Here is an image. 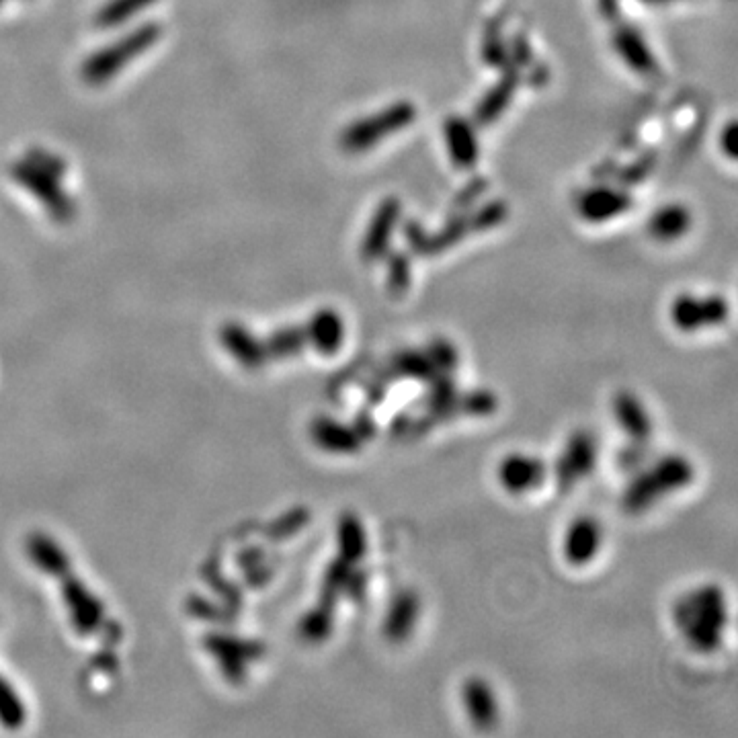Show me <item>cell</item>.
Listing matches in <instances>:
<instances>
[{
  "label": "cell",
  "instance_id": "7402d4cb",
  "mask_svg": "<svg viewBox=\"0 0 738 738\" xmlns=\"http://www.w3.org/2000/svg\"><path fill=\"white\" fill-rule=\"evenodd\" d=\"M339 550L341 558L349 562L363 560L367 552V536L363 523H359V519L351 513L343 515L339 521Z\"/></svg>",
  "mask_w": 738,
  "mask_h": 738
},
{
  "label": "cell",
  "instance_id": "f1b7e54d",
  "mask_svg": "<svg viewBox=\"0 0 738 738\" xmlns=\"http://www.w3.org/2000/svg\"><path fill=\"white\" fill-rule=\"evenodd\" d=\"M482 56L488 66H505L509 62V52L505 50L499 31H488L482 44Z\"/></svg>",
  "mask_w": 738,
  "mask_h": 738
},
{
  "label": "cell",
  "instance_id": "484cf974",
  "mask_svg": "<svg viewBox=\"0 0 738 738\" xmlns=\"http://www.w3.org/2000/svg\"><path fill=\"white\" fill-rule=\"evenodd\" d=\"M410 287V261L404 253L390 255L388 263V292L392 296H402Z\"/></svg>",
  "mask_w": 738,
  "mask_h": 738
},
{
  "label": "cell",
  "instance_id": "d6a6232c",
  "mask_svg": "<svg viewBox=\"0 0 738 738\" xmlns=\"http://www.w3.org/2000/svg\"><path fill=\"white\" fill-rule=\"evenodd\" d=\"M486 189V181L484 179H474L460 195H458V199H456V203L458 205H468L474 197H478L482 191Z\"/></svg>",
  "mask_w": 738,
  "mask_h": 738
},
{
  "label": "cell",
  "instance_id": "d4e9b609",
  "mask_svg": "<svg viewBox=\"0 0 738 738\" xmlns=\"http://www.w3.org/2000/svg\"><path fill=\"white\" fill-rule=\"evenodd\" d=\"M507 216H509V208H507V203L501 201V199L490 201V203L484 205V208H480L476 214H470L474 232L492 230L495 226L503 224L507 220Z\"/></svg>",
  "mask_w": 738,
  "mask_h": 738
},
{
  "label": "cell",
  "instance_id": "74e56055",
  "mask_svg": "<svg viewBox=\"0 0 738 738\" xmlns=\"http://www.w3.org/2000/svg\"><path fill=\"white\" fill-rule=\"evenodd\" d=\"M5 3V0H0V5H3Z\"/></svg>",
  "mask_w": 738,
  "mask_h": 738
},
{
  "label": "cell",
  "instance_id": "8d00e7d4",
  "mask_svg": "<svg viewBox=\"0 0 738 738\" xmlns=\"http://www.w3.org/2000/svg\"><path fill=\"white\" fill-rule=\"evenodd\" d=\"M640 3H648V5H663V3H669V0H640Z\"/></svg>",
  "mask_w": 738,
  "mask_h": 738
},
{
  "label": "cell",
  "instance_id": "4dcf8cb0",
  "mask_svg": "<svg viewBox=\"0 0 738 738\" xmlns=\"http://www.w3.org/2000/svg\"><path fill=\"white\" fill-rule=\"evenodd\" d=\"M27 160H29L31 164H35L37 169L50 173V175H52V177H56V179H60V177L66 173V164H64V160H62V158H58L56 154L46 152V150H31V152L27 154Z\"/></svg>",
  "mask_w": 738,
  "mask_h": 738
},
{
  "label": "cell",
  "instance_id": "4fadbf2b",
  "mask_svg": "<svg viewBox=\"0 0 738 738\" xmlns=\"http://www.w3.org/2000/svg\"><path fill=\"white\" fill-rule=\"evenodd\" d=\"M445 142L449 148V156L454 160L456 169L468 171L472 169L474 164L478 162L480 156V148H478V138L476 132L472 128V123L464 117H456L451 115L445 119Z\"/></svg>",
  "mask_w": 738,
  "mask_h": 738
},
{
  "label": "cell",
  "instance_id": "d590c367",
  "mask_svg": "<svg viewBox=\"0 0 738 738\" xmlns=\"http://www.w3.org/2000/svg\"><path fill=\"white\" fill-rule=\"evenodd\" d=\"M599 11H601L603 19L613 21L615 17H618V11H620L618 0H599Z\"/></svg>",
  "mask_w": 738,
  "mask_h": 738
},
{
  "label": "cell",
  "instance_id": "2e32d148",
  "mask_svg": "<svg viewBox=\"0 0 738 738\" xmlns=\"http://www.w3.org/2000/svg\"><path fill=\"white\" fill-rule=\"evenodd\" d=\"M464 704H466V712L472 720L474 726L488 730L497 724L499 720V702L497 695L492 691V687L480 679V677H472L464 683Z\"/></svg>",
  "mask_w": 738,
  "mask_h": 738
},
{
  "label": "cell",
  "instance_id": "7a4b0ae2",
  "mask_svg": "<svg viewBox=\"0 0 738 738\" xmlns=\"http://www.w3.org/2000/svg\"><path fill=\"white\" fill-rule=\"evenodd\" d=\"M29 554L35 556L48 570H54L56 577L62 581V593L68 599V605L72 609V620L74 626L80 630V634H93L99 632L105 620V611L101 601H97L85 585H80L70 572V564L66 562V574L62 570V554L56 548L54 540L35 536L29 540Z\"/></svg>",
  "mask_w": 738,
  "mask_h": 738
},
{
  "label": "cell",
  "instance_id": "6da1fadb",
  "mask_svg": "<svg viewBox=\"0 0 738 738\" xmlns=\"http://www.w3.org/2000/svg\"><path fill=\"white\" fill-rule=\"evenodd\" d=\"M726 618V599L716 585L693 589L673 607L677 628L697 652H714L722 644Z\"/></svg>",
  "mask_w": 738,
  "mask_h": 738
},
{
  "label": "cell",
  "instance_id": "277c9868",
  "mask_svg": "<svg viewBox=\"0 0 738 738\" xmlns=\"http://www.w3.org/2000/svg\"><path fill=\"white\" fill-rule=\"evenodd\" d=\"M160 37V27L154 23L138 27L134 33L121 37L117 44L107 46L105 50L93 54L85 66H82V78L89 85H105L128 62L142 56L150 46H154Z\"/></svg>",
  "mask_w": 738,
  "mask_h": 738
},
{
  "label": "cell",
  "instance_id": "83f0119b",
  "mask_svg": "<svg viewBox=\"0 0 738 738\" xmlns=\"http://www.w3.org/2000/svg\"><path fill=\"white\" fill-rule=\"evenodd\" d=\"M497 408V396L490 392H470L460 394V413L468 415H490Z\"/></svg>",
  "mask_w": 738,
  "mask_h": 738
},
{
  "label": "cell",
  "instance_id": "9c48e42d",
  "mask_svg": "<svg viewBox=\"0 0 738 738\" xmlns=\"http://www.w3.org/2000/svg\"><path fill=\"white\" fill-rule=\"evenodd\" d=\"M597 464V445L593 435L579 431L568 439L562 458L556 464V478L562 488L572 486L577 480L593 472Z\"/></svg>",
  "mask_w": 738,
  "mask_h": 738
},
{
  "label": "cell",
  "instance_id": "603a6c76",
  "mask_svg": "<svg viewBox=\"0 0 738 738\" xmlns=\"http://www.w3.org/2000/svg\"><path fill=\"white\" fill-rule=\"evenodd\" d=\"M154 0H109V3L97 13L95 23L103 29L119 27L132 19L136 13L150 7Z\"/></svg>",
  "mask_w": 738,
  "mask_h": 738
},
{
  "label": "cell",
  "instance_id": "44dd1931",
  "mask_svg": "<svg viewBox=\"0 0 738 738\" xmlns=\"http://www.w3.org/2000/svg\"><path fill=\"white\" fill-rule=\"evenodd\" d=\"M691 228V212L681 203H671L654 212L648 222V232L652 238L661 242H671L681 238Z\"/></svg>",
  "mask_w": 738,
  "mask_h": 738
},
{
  "label": "cell",
  "instance_id": "30bf717a",
  "mask_svg": "<svg viewBox=\"0 0 738 738\" xmlns=\"http://www.w3.org/2000/svg\"><path fill=\"white\" fill-rule=\"evenodd\" d=\"M548 468L540 458L511 454L503 458L497 470L499 484L509 495H525L529 490H536L546 480Z\"/></svg>",
  "mask_w": 738,
  "mask_h": 738
},
{
  "label": "cell",
  "instance_id": "1f68e13d",
  "mask_svg": "<svg viewBox=\"0 0 738 738\" xmlns=\"http://www.w3.org/2000/svg\"><path fill=\"white\" fill-rule=\"evenodd\" d=\"M509 58H511L515 64H519V66L529 64V60H531V52H529V46H527L525 37L517 35V37L513 39V50H511V56H509Z\"/></svg>",
  "mask_w": 738,
  "mask_h": 738
},
{
  "label": "cell",
  "instance_id": "5bb4252c",
  "mask_svg": "<svg viewBox=\"0 0 738 738\" xmlns=\"http://www.w3.org/2000/svg\"><path fill=\"white\" fill-rule=\"evenodd\" d=\"M613 415L620 429L634 443L646 445L652 435V419L638 396H634L632 392H620L613 398Z\"/></svg>",
  "mask_w": 738,
  "mask_h": 738
},
{
  "label": "cell",
  "instance_id": "8992f818",
  "mask_svg": "<svg viewBox=\"0 0 738 738\" xmlns=\"http://www.w3.org/2000/svg\"><path fill=\"white\" fill-rule=\"evenodd\" d=\"M11 173L19 185L37 195V199L52 212V218L56 222H70L74 218L76 214L74 201L60 189L58 185L60 179L37 169L27 158L23 162H17Z\"/></svg>",
  "mask_w": 738,
  "mask_h": 738
},
{
  "label": "cell",
  "instance_id": "f546056e",
  "mask_svg": "<svg viewBox=\"0 0 738 738\" xmlns=\"http://www.w3.org/2000/svg\"><path fill=\"white\" fill-rule=\"evenodd\" d=\"M654 167H656V154L654 152H646L636 162H632L628 169L622 171L620 179H622L624 185H638V183H642L654 171Z\"/></svg>",
  "mask_w": 738,
  "mask_h": 738
},
{
  "label": "cell",
  "instance_id": "52a82bcc",
  "mask_svg": "<svg viewBox=\"0 0 738 738\" xmlns=\"http://www.w3.org/2000/svg\"><path fill=\"white\" fill-rule=\"evenodd\" d=\"M730 314V306L720 296L710 298H693V296H679L671 304V320L681 333H695L704 326H716L726 322Z\"/></svg>",
  "mask_w": 738,
  "mask_h": 738
},
{
  "label": "cell",
  "instance_id": "ffe728a7",
  "mask_svg": "<svg viewBox=\"0 0 738 738\" xmlns=\"http://www.w3.org/2000/svg\"><path fill=\"white\" fill-rule=\"evenodd\" d=\"M517 82H519L517 72L513 68H509L503 74V78L497 82V85L482 97V101L478 103L476 113H474V119H476L478 126H490L492 121H497L503 115V111L509 107V103L515 95Z\"/></svg>",
  "mask_w": 738,
  "mask_h": 738
},
{
  "label": "cell",
  "instance_id": "cb8c5ba5",
  "mask_svg": "<svg viewBox=\"0 0 738 738\" xmlns=\"http://www.w3.org/2000/svg\"><path fill=\"white\" fill-rule=\"evenodd\" d=\"M392 365L398 374L415 378V380L431 382L435 376L441 374L435 367V363L431 361V357L427 355V351L425 353L423 351H402Z\"/></svg>",
  "mask_w": 738,
  "mask_h": 738
},
{
  "label": "cell",
  "instance_id": "4316f807",
  "mask_svg": "<svg viewBox=\"0 0 738 738\" xmlns=\"http://www.w3.org/2000/svg\"><path fill=\"white\" fill-rule=\"evenodd\" d=\"M427 355L431 357V361L435 363V367L441 374H451L458 367V351L445 339L433 341L427 349Z\"/></svg>",
  "mask_w": 738,
  "mask_h": 738
},
{
  "label": "cell",
  "instance_id": "8fae6325",
  "mask_svg": "<svg viewBox=\"0 0 738 738\" xmlns=\"http://www.w3.org/2000/svg\"><path fill=\"white\" fill-rule=\"evenodd\" d=\"M402 214V203L398 197H386L369 222L367 234L361 244V255L365 261H376L388 253L392 232L400 220Z\"/></svg>",
  "mask_w": 738,
  "mask_h": 738
},
{
  "label": "cell",
  "instance_id": "7c38bea8",
  "mask_svg": "<svg viewBox=\"0 0 738 738\" xmlns=\"http://www.w3.org/2000/svg\"><path fill=\"white\" fill-rule=\"evenodd\" d=\"M632 208V197L624 189L595 187L579 199V214L591 224L609 222Z\"/></svg>",
  "mask_w": 738,
  "mask_h": 738
},
{
  "label": "cell",
  "instance_id": "9a60e30c",
  "mask_svg": "<svg viewBox=\"0 0 738 738\" xmlns=\"http://www.w3.org/2000/svg\"><path fill=\"white\" fill-rule=\"evenodd\" d=\"M310 347L322 355H335L345 341V322L333 308L318 310L306 324Z\"/></svg>",
  "mask_w": 738,
  "mask_h": 738
},
{
  "label": "cell",
  "instance_id": "3957f363",
  "mask_svg": "<svg viewBox=\"0 0 738 738\" xmlns=\"http://www.w3.org/2000/svg\"><path fill=\"white\" fill-rule=\"evenodd\" d=\"M693 464L683 456H665L650 470L638 474L624 492V507L630 513H642L656 501L685 488L693 482Z\"/></svg>",
  "mask_w": 738,
  "mask_h": 738
},
{
  "label": "cell",
  "instance_id": "ba28073f",
  "mask_svg": "<svg viewBox=\"0 0 738 738\" xmlns=\"http://www.w3.org/2000/svg\"><path fill=\"white\" fill-rule=\"evenodd\" d=\"M603 544V527L595 517H579L574 519L566 533H564V544L562 552L568 564L572 566H585L589 564Z\"/></svg>",
  "mask_w": 738,
  "mask_h": 738
},
{
  "label": "cell",
  "instance_id": "d6986e66",
  "mask_svg": "<svg viewBox=\"0 0 738 738\" xmlns=\"http://www.w3.org/2000/svg\"><path fill=\"white\" fill-rule=\"evenodd\" d=\"M310 433L316 445L326 451H333V454H353L361 445V437L355 433L353 427H347L328 417L316 419Z\"/></svg>",
  "mask_w": 738,
  "mask_h": 738
},
{
  "label": "cell",
  "instance_id": "5b68a950",
  "mask_svg": "<svg viewBox=\"0 0 738 738\" xmlns=\"http://www.w3.org/2000/svg\"><path fill=\"white\" fill-rule=\"evenodd\" d=\"M417 119V107L408 101L394 103L384 111L359 119L343 132L341 146L347 152H365L392 134L408 128Z\"/></svg>",
  "mask_w": 738,
  "mask_h": 738
},
{
  "label": "cell",
  "instance_id": "e0dca14e",
  "mask_svg": "<svg viewBox=\"0 0 738 738\" xmlns=\"http://www.w3.org/2000/svg\"><path fill=\"white\" fill-rule=\"evenodd\" d=\"M613 48L620 58L638 74H654L659 64L646 46L644 37L630 25H620L613 31Z\"/></svg>",
  "mask_w": 738,
  "mask_h": 738
},
{
  "label": "cell",
  "instance_id": "ac0fdd59",
  "mask_svg": "<svg viewBox=\"0 0 738 738\" xmlns=\"http://www.w3.org/2000/svg\"><path fill=\"white\" fill-rule=\"evenodd\" d=\"M421 613V601L415 591H404L396 595L384 620V634L390 642H402L415 630Z\"/></svg>",
  "mask_w": 738,
  "mask_h": 738
},
{
  "label": "cell",
  "instance_id": "e575fe53",
  "mask_svg": "<svg viewBox=\"0 0 738 738\" xmlns=\"http://www.w3.org/2000/svg\"><path fill=\"white\" fill-rule=\"evenodd\" d=\"M720 146L730 158L736 156V123H728V128L720 136Z\"/></svg>",
  "mask_w": 738,
  "mask_h": 738
},
{
  "label": "cell",
  "instance_id": "836d02e7",
  "mask_svg": "<svg viewBox=\"0 0 738 738\" xmlns=\"http://www.w3.org/2000/svg\"><path fill=\"white\" fill-rule=\"evenodd\" d=\"M353 429H355V433H357V435L361 437V441H363L365 437H372V435L376 433V423H374V419L369 417L367 413H361V415L357 417V421H355Z\"/></svg>",
  "mask_w": 738,
  "mask_h": 738
}]
</instances>
